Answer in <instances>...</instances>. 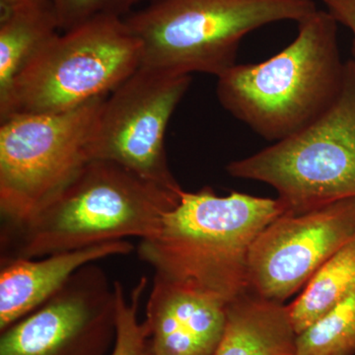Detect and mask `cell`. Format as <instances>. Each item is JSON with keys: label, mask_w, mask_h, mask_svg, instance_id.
I'll return each instance as SVG.
<instances>
[{"label": "cell", "mask_w": 355, "mask_h": 355, "mask_svg": "<svg viewBox=\"0 0 355 355\" xmlns=\"http://www.w3.org/2000/svg\"><path fill=\"white\" fill-rule=\"evenodd\" d=\"M284 214L277 198L205 187L184 191L157 232L140 240L137 256L154 275L193 287L229 303L248 292L247 265L256 238Z\"/></svg>", "instance_id": "1"}, {"label": "cell", "mask_w": 355, "mask_h": 355, "mask_svg": "<svg viewBox=\"0 0 355 355\" xmlns=\"http://www.w3.org/2000/svg\"><path fill=\"white\" fill-rule=\"evenodd\" d=\"M181 195L112 161L93 159L34 216L2 226L1 258L38 259L130 237L146 239L157 232Z\"/></svg>", "instance_id": "2"}, {"label": "cell", "mask_w": 355, "mask_h": 355, "mask_svg": "<svg viewBox=\"0 0 355 355\" xmlns=\"http://www.w3.org/2000/svg\"><path fill=\"white\" fill-rule=\"evenodd\" d=\"M338 21L317 10L298 23V34L277 55L236 64L218 77L226 111L263 139L277 142L300 132L331 108L342 91Z\"/></svg>", "instance_id": "3"}, {"label": "cell", "mask_w": 355, "mask_h": 355, "mask_svg": "<svg viewBox=\"0 0 355 355\" xmlns=\"http://www.w3.org/2000/svg\"><path fill=\"white\" fill-rule=\"evenodd\" d=\"M317 10L313 0H148L123 20L141 44V67L218 78L237 64L249 33Z\"/></svg>", "instance_id": "4"}, {"label": "cell", "mask_w": 355, "mask_h": 355, "mask_svg": "<svg viewBox=\"0 0 355 355\" xmlns=\"http://www.w3.org/2000/svg\"><path fill=\"white\" fill-rule=\"evenodd\" d=\"M140 67L141 44L123 18H95L58 34L35 55L0 105V120L80 108L111 94Z\"/></svg>", "instance_id": "5"}, {"label": "cell", "mask_w": 355, "mask_h": 355, "mask_svg": "<svg viewBox=\"0 0 355 355\" xmlns=\"http://www.w3.org/2000/svg\"><path fill=\"white\" fill-rule=\"evenodd\" d=\"M228 174L272 186L284 214L310 211L355 198V62L331 108L307 128L249 157L233 161Z\"/></svg>", "instance_id": "6"}, {"label": "cell", "mask_w": 355, "mask_h": 355, "mask_svg": "<svg viewBox=\"0 0 355 355\" xmlns=\"http://www.w3.org/2000/svg\"><path fill=\"white\" fill-rule=\"evenodd\" d=\"M107 97L65 113L18 114L1 121L2 226L34 216L94 159L96 128Z\"/></svg>", "instance_id": "7"}, {"label": "cell", "mask_w": 355, "mask_h": 355, "mask_svg": "<svg viewBox=\"0 0 355 355\" xmlns=\"http://www.w3.org/2000/svg\"><path fill=\"white\" fill-rule=\"evenodd\" d=\"M191 83V76L140 67L103 103L93 158L112 161L147 181L183 193L168 163L165 135Z\"/></svg>", "instance_id": "8"}, {"label": "cell", "mask_w": 355, "mask_h": 355, "mask_svg": "<svg viewBox=\"0 0 355 355\" xmlns=\"http://www.w3.org/2000/svg\"><path fill=\"white\" fill-rule=\"evenodd\" d=\"M0 355H108L116 338V291L95 263L6 330Z\"/></svg>", "instance_id": "9"}, {"label": "cell", "mask_w": 355, "mask_h": 355, "mask_svg": "<svg viewBox=\"0 0 355 355\" xmlns=\"http://www.w3.org/2000/svg\"><path fill=\"white\" fill-rule=\"evenodd\" d=\"M354 239L355 198L303 214H282L261 231L250 249L248 291L284 303Z\"/></svg>", "instance_id": "10"}, {"label": "cell", "mask_w": 355, "mask_h": 355, "mask_svg": "<svg viewBox=\"0 0 355 355\" xmlns=\"http://www.w3.org/2000/svg\"><path fill=\"white\" fill-rule=\"evenodd\" d=\"M227 305L154 275L144 319L153 355H214L225 331Z\"/></svg>", "instance_id": "11"}, {"label": "cell", "mask_w": 355, "mask_h": 355, "mask_svg": "<svg viewBox=\"0 0 355 355\" xmlns=\"http://www.w3.org/2000/svg\"><path fill=\"white\" fill-rule=\"evenodd\" d=\"M133 251L119 240L38 259L0 258V331L41 307L83 266Z\"/></svg>", "instance_id": "12"}, {"label": "cell", "mask_w": 355, "mask_h": 355, "mask_svg": "<svg viewBox=\"0 0 355 355\" xmlns=\"http://www.w3.org/2000/svg\"><path fill=\"white\" fill-rule=\"evenodd\" d=\"M288 306L252 292L227 305L225 331L214 355H295Z\"/></svg>", "instance_id": "13"}, {"label": "cell", "mask_w": 355, "mask_h": 355, "mask_svg": "<svg viewBox=\"0 0 355 355\" xmlns=\"http://www.w3.org/2000/svg\"><path fill=\"white\" fill-rule=\"evenodd\" d=\"M58 31L57 14L50 0L1 8L0 105L6 103L21 72Z\"/></svg>", "instance_id": "14"}, {"label": "cell", "mask_w": 355, "mask_h": 355, "mask_svg": "<svg viewBox=\"0 0 355 355\" xmlns=\"http://www.w3.org/2000/svg\"><path fill=\"white\" fill-rule=\"evenodd\" d=\"M355 288V239L324 263L288 305L294 330L310 328Z\"/></svg>", "instance_id": "15"}, {"label": "cell", "mask_w": 355, "mask_h": 355, "mask_svg": "<svg viewBox=\"0 0 355 355\" xmlns=\"http://www.w3.org/2000/svg\"><path fill=\"white\" fill-rule=\"evenodd\" d=\"M295 355H355V288L299 334Z\"/></svg>", "instance_id": "16"}, {"label": "cell", "mask_w": 355, "mask_h": 355, "mask_svg": "<svg viewBox=\"0 0 355 355\" xmlns=\"http://www.w3.org/2000/svg\"><path fill=\"white\" fill-rule=\"evenodd\" d=\"M147 284L148 279L141 277L128 299L123 284L114 282L116 338L108 355H153L148 329L146 322L139 320V304Z\"/></svg>", "instance_id": "17"}, {"label": "cell", "mask_w": 355, "mask_h": 355, "mask_svg": "<svg viewBox=\"0 0 355 355\" xmlns=\"http://www.w3.org/2000/svg\"><path fill=\"white\" fill-rule=\"evenodd\" d=\"M64 33L103 16L125 18L144 0H50Z\"/></svg>", "instance_id": "18"}, {"label": "cell", "mask_w": 355, "mask_h": 355, "mask_svg": "<svg viewBox=\"0 0 355 355\" xmlns=\"http://www.w3.org/2000/svg\"><path fill=\"white\" fill-rule=\"evenodd\" d=\"M323 2L329 12L335 17L338 23L349 28L354 35L352 53L355 62V0H320Z\"/></svg>", "instance_id": "19"}, {"label": "cell", "mask_w": 355, "mask_h": 355, "mask_svg": "<svg viewBox=\"0 0 355 355\" xmlns=\"http://www.w3.org/2000/svg\"><path fill=\"white\" fill-rule=\"evenodd\" d=\"M39 1V0H1V8L20 6V4L30 3V2Z\"/></svg>", "instance_id": "20"}]
</instances>
